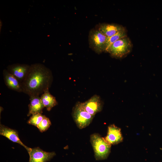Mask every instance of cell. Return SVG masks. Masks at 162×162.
Wrapping results in <instances>:
<instances>
[{
    "mask_svg": "<svg viewBox=\"0 0 162 162\" xmlns=\"http://www.w3.org/2000/svg\"><path fill=\"white\" fill-rule=\"evenodd\" d=\"M98 29L107 37H109L124 28L122 26L118 24H103L99 25Z\"/></svg>",
    "mask_w": 162,
    "mask_h": 162,
    "instance_id": "13",
    "label": "cell"
},
{
    "mask_svg": "<svg viewBox=\"0 0 162 162\" xmlns=\"http://www.w3.org/2000/svg\"><path fill=\"white\" fill-rule=\"evenodd\" d=\"M53 80L51 71L43 64H32L24 80L21 83L22 92L29 97L42 94L50 87Z\"/></svg>",
    "mask_w": 162,
    "mask_h": 162,
    "instance_id": "1",
    "label": "cell"
},
{
    "mask_svg": "<svg viewBox=\"0 0 162 162\" xmlns=\"http://www.w3.org/2000/svg\"><path fill=\"white\" fill-rule=\"evenodd\" d=\"M0 134L12 141L21 145L26 149L28 152L30 151L31 148L26 146L21 141L19 137L18 132L16 130L1 124Z\"/></svg>",
    "mask_w": 162,
    "mask_h": 162,
    "instance_id": "9",
    "label": "cell"
},
{
    "mask_svg": "<svg viewBox=\"0 0 162 162\" xmlns=\"http://www.w3.org/2000/svg\"><path fill=\"white\" fill-rule=\"evenodd\" d=\"M28 153L29 155V162H46L56 155L54 152H46L38 147L31 148Z\"/></svg>",
    "mask_w": 162,
    "mask_h": 162,
    "instance_id": "6",
    "label": "cell"
},
{
    "mask_svg": "<svg viewBox=\"0 0 162 162\" xmlns=\"http://www.w3.org/2000/svg\"><path fill=\"white\" fill-rule=\"evenodd\" d=\"M107 38V37L98 29L91 30L88 35L90 47L98 54L105 51Z\"/></svg>",
    "mask_w": 162,
    "mask_h": 162,
    "instance_id": "5",
    "label": "cell"
},
{
    "mask_svg": "<svg viewBox=\"0 0 162 162\" xmlns=\"http://www.w3.org/2000/svg\"><path fill=\"white\" fill-rule=\"evenodd\" d=\"M51 123L50 119L45 116L37 127L41 132L46 130L51 125Z\"/></svg>",
    "mask_w": 162,
    "mask_h": 162,
    "instance_id": "17",
    "label": "cell"
},
{
    "mask_svg": "<svg viewBox=\"0 0 162 162\" xmlns=\"http://www.w3.org/2000/svg\"><path fill=\"white\" fill-rule=\"evenodd\" d=\"M40 98L43 105L48 111L58 104L56 98L50 93L49 89L45 91Z\"/></svg>",
    "mask_w": 162,
    "mask_h": 162,
    "instance_id": "14",
    "label": "cell"
},
{
    "mask_svg": "<svg viewBox=\"0 0 162 162\" xmlns=\"http://www.w3.org/2000/svg\"><path fill=\"white\" fill-rule=\"evenodd\" d=\"M81 104L84 109L93 116L102 110V102L100 97L97 95H94L87 100Z\"/></svg>",
    "mask_w": 162,
    "mask_h": 162,
    "instance_id": "7",
    "label": "cell"
},
{
    "mask_svg": "<svg viewBox=\"0 0 162 162\" xmlns=\"http://www.w3.org/2000/svg\"><path fill=\"white\" fill-rule=\"evenodd\" d=\"M45 116L40 113H37L32 115L28 121V124L34 125L36 127L41 122Z\"/></svg>",
    "mask_w": 162,
    "mask_h": 162,
    "instance_id": "16",
    "label": "cell"
},
{
    "mask_svg": "<svg viewBox=\"0 0 162 162\" xmlns=\"http://www.w3.org/2000/svg\"><path fill=\"white\" fill-rule=\"evenodd\" d=\"M72 115L76 125L80 129L88 126L94 116L87 112L80 102L77 103L73 107Z\"/></svg>",
    "mask_w": 162,
    "mask_h": 162,
    "instance_id": "4",
    "label": "cell"
},
{
    "mask_svg": "<svg viewBox=\"0 0 162 162\" xmlns=\"http://www.w3.org/2000/svg\"><path fill=\"white\" fill-rule=\"evenodd\" d=\"M30 65L25 64H15L10 65L7 70L21 83L26 77Z\"/></svg>",
    "mask_w": 162,
    "mask_h": 162,
    "instance_id": "8",
    "label": "cell"
},
{
    "mask_svg": "<svg viewBox=\"0 0 162 162\" xmlns=\"http://www.w3.org/2000/svg\"><path fill=\"white\" fill-rule=\"evenodd\" d=\"M104 139L111 145L119 143L123 140L121 129L114 124L110 125L108 127L107 135Z\"/></svg>",
    "mask_w": 162,
    "mask_h": 162,
    "instance_id": "10",
    "label": "cell"
},
{
    "mask_svg": "<svg viewBox=\"0 0 162 162\" xmlns=\"http://www.w3.org/2000/svg\"><path fill=\"white\" fill-rule=\"evenodd\" d=\"M30 100L27 116L37 113L42 114L44 106L41 102L40 97L38 96L30 97Z\"/></svg>",
    "mask_w": 162,
    "mask_h": 162,
    "instance_id": "12",
    "label": "cell"
},
{
    "mask_svg": "<svg viewBox=\"0 0 162 162\" xmlns=\"http://www.w3.org/2000/svg\"><path fill=\"white\" fill-rule=\"evenodd\" d=\"M3 76L5 83L8 88L19 92H22L21 83L7 69L3 70Z\"/></svg>",
    "mask_w": 162,
    "mask_h": 162,
    "instance_id": "11",
    "label": "cell"
},
{
    "mask_svg": "<svg viewBox=\"0 0 162 162\" xmlns=\"http://www.w3.org/2000/svg\"><path fill=\"white\" fill-rule=\"evenodd\" d=\"M90 141L96 159L99 160L107 158L110 152L111 145L97 133L91 135Z\"/></svg>",
    "mask_w": 162,
    "mask_h": 162,
    "instance_id": "2",
    "label": "cell"
},
{
    "mask_svg": "<svg viewBox=\"0 0 162 162\" xmlns=\"http://www.w3.org/2000/svg\"><path fill=\"white\" fill-rule=\"evenodd\" d=\"M132 44L129 38L126 37L120 39L112 44L106 52L116 58H122L129 53Z\"/></svg>",
    "mask_w": 162,
    "mask_h": 162,
    "instance_id": "3",
    "label": "cell"
},
{
    "mask_svg": "<svg viewBox=\"0 0 162 162\" xmlns=\"http://www.w3.org/2000/svg\"><path fill=\"white\" fill-rule=\"evenodd\" d=\"M127 37L126 31L124 29L120 31L113 36L107 37L105 51L114 43L118 40Z\"/></svg>",
    "mask_w": 162,
    "mask_h": 162,
    "instance_id": "15",
    "label": "cell"
}]
</instances>
